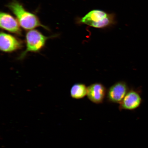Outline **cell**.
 I'll list each match as a JSON object with an SVG mask.
<instances>
[{"label": "cell", "instance_id": "9c48e42d", "mask_svg": "<svg viewBox=\"0 0 148 148\" xmlns=\"http://www.w3.org/2000/svg\"><path fill=\"white\" fill-rule=\"evenodd\" d=\"M88 87L82 83H76L71 87L70 95L73 99H81L87 96Z\"/></svg>", "mask_w": 148, "mask_h": 148}, {"label": "cell", "instance_id": "277c9868", "mask_svg": "<svg viewBox=\"0 0 148 148\" xmlns=\"http://www.w3.org/2000/svg\"><path fill=\"white\" fill-rule=\"evenodd\" d=\"M142 93V90L140 88H130L126 95L119 104V110L132 111L138 108L143 101Z\"/></svg>", "mask_w": 148, "mask_h": 148}, {"label": "cell", "instance_id": "7a4b0ae2", "mask_svg": "<svg viewBox=\"0 0 148 148\" xmlns=\"http://www.w3.org/2000/svg\"><path fill=\"white\" fill-rule=\"evenodd\" d=\"M79 22L96 28L102 29L114 25L116 22L115 14L99 9H94L79 18Z\"/></svg>", "mask_w": 148, "mask_h": 148}, {"label": "cell", "instance_id": "6da1fadb", "mask_svg": "<svg viewBox=\"0 0 148 148\" xmlns=\"http://www.w3.org/2000/svg\"><path fill=\"white\" fill-rule=\"evenodd\" d=\"M7 6L16 16L20 26L23 29L30 30L36 27H41L47 30H49V28L40 23L36 14L26 10L18 1H14L9 3Z\"/></svg>", "mask_w": 148, "mask_h": 148}, {"label": "cell", "instance_id": "3957f363", "mask_svg": "<svg viewBox=\"0 0 148 148\" xmlns=\"http://www.w3.org/2000/svg\"><path fill=\"white\" fill-rule=\"evenodd\" d=\"M55 36H46L36 29L28 31L25 36L26 47L25 50L18 57V60H23L29 52H39L43 49L48 39Z\"/></svg>", "mask_w": 148, "mask_h": 148}, {"label": "cell", "instance_id": "5b68a950", "mask_svg": "<svg viewBox=\"0 0 148 148\" xmlns=\"http://www.w3.org/2000/svg\"><path fill=\"white\" fill-rule=\"evenodd\" d=\"M130 88L127 82L124 81H120L114 83L107 89V101L109 103L119 104Z\"/></svg>", "mask_w": 148, "mask_h": 148}, {"label": "cell", "instance_id": "52a82bcc", "mask_svg": "<svg viewBox=\"0 0 148 148\" xmlns=\"http://www.w3.org/2000/svg\"><path fill=\"white\" fill-rule=\"evenodd\" d=\"M107 90L106 87L101 83H92L88 86L87 97L92 103L101 104L106 98Z\"/></svg>", "mask_w": 148, "mask_h": 148}, {"label": "cell", "instance_id": "8992f818", "mask_svg": "<svg viewBox=\"0 0 148 148\" xmlns=\"http://www.w3.org/2000/svg\"><path fill=\"white\" fill-rule=\"evenodd\" d=\"M23 43L12 35L1 32L0 34V49L5 53H11L21 49Z\"/></svg>", "mask_w": 148, "mask_h": 148}, {"label": "cell", "instance_id": "ba28073f", "mask_svg": "<svg viewBox=\"0 0 148 148\" xmlns=\"http://www.w3.org/2000/svg\"><path fill=\"white\" fill-rule=\"evenodd\" d=\"M0 26L1 28L14 34L21 35L22 31L17 20L7 13L1 12Z\"/></svg>", "mask_w": 148, "mask_h": 148}]
</instances>
